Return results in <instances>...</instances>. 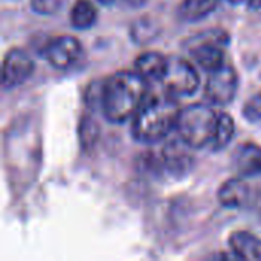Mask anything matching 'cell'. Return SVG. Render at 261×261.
Listing matches in <instances>:
<instances>
[{
    "label": "cell",
    "instance_id": "44dd1931",
    "mask_svg": "<svg viewBox=\"0 0 261 261\" xmlns=\"http://www.w3.org/2000/svg\"><path fill=\"white\" fill-rule=\"evenodd\" d=\"M248 2V8L252 11H258L261 9V0H246Z\"/></svg>",
    "mask_w": 261,
    "mask_h": 261
},
{
    "label": "cell",
    "instance_id": "4fadbf2b",
    "mask_svg": "<svg viewBox=\"0 0 261 261\" xmlns=\"http://www.w3.org/2000/svg\"><path fill=\"white\" fill-rule=\"evenodd\" d=\"M234 165L242 177H254L261 174V147L254 142L242 144L234 158Z\"/></svg>",
    "mask_w": 261,
    "mask_h": 261
},
{
    "label": "cell",
    "instance_id": "5b68a950",
    "mask_svg": "<svg viewBox=\"0 0 261 261\" xmlns=\"http://www.w3.org/2000/svg\"><path fill=\"white\" fill-rule=\"evenodd\" d=\"M161 83L164 86V93L179 99L193 96L200 86V78L194 66H191L188 61L182 58H173L170 60L167 75Z\"/></svg>",
    "mask_w": 261,
    "mask_h": 261
},
{
    "label": "cell",
    "instance_id": "3957f363",
    "mask_svg": "<svg viewBox=\"0 0 261 261\" xmlns=\"http://www.w3.org/2000/svg\"><path fill=\"white\" fill-rule=\"evenodd\" d=\"M219 113L208 104H191L180 110L176 132L177 136L193 150L213 144Z\"/></svg>",
    "mask_w": 261,
    "mask_h": 261
},
{
    "label": "cell",
    "instance_id": "30bf717a",
    "mask_svg": "<svg viewBox=\"0 0 261 261\" xmlns=\"http://www.w3.org/2000/svg\"><path fill=\"white\" fill-rule=\"evenodd\" d=\"M249 197L251 187L242 176L225 180L217 191V200L223 208H242L248 203Z\"/></svg>",
    "mask_w": 261,
    "mask_h": 261
},
{
    "label": "cell",
    "instance_id": "e0dca14e",
    "mask_svg": "<svg viewBox=\"0 0 261 261\" xmlns=\"http://www.w3.org/2000/svg\"><path fill=\"white\" fill-rule=\"evenodd\" d=\"M236 135V124L234 119L228 115V113H219V119H217V128H216V135L211 144V148L214 151L223 150L226 148L232 138Z\"/></svg>",
    "mask_w": 261,
    "mask_h": 261
},
{
    "label": "cell",
    "instance_id": "6da1fadb",
    "mask_svg": "<svg viewBox=\"0 0 261 261\" xmlns=\"http://www.w3.org/2000/svg\"><path fill=\"white\" fill-rule=\"evenodd\" d=\"M147 81L136 70H119L104 80L99 109L113 124L128 121L148 96Z\"/></svg>",
    "mask_w": 261,
    "mask_h": 261
},
{
    "label": "cell",
    "instance_id": "7a4b0ae2",
    "mask_svg": "<svg viewBox=\"0 0 261 261\" xmlns=\"http://www.w3.org/2000/svg\"><path fill=\"white\" fill-rule=\"evenodd\" d=\"M180 110L177 99L167 93L148 95L133 118V138L142 144H156L165 139L176 130Z\"/></svg>",
    "mask_w": 261,
    "mask_h": 261
},
{
    "label": "cell",
    "instance_id": "2e32d148",
    "mask_svg": "<svg viewBox=\"0 0 261 261\" xmlns=\"http://www.w3.org/2000/svg\"><path fill=\"white\" fill-rule=\"evenodd\" d=\"M78 139H80V145L83 148V151H92L99 139V125L96 122V119L86 113L81 116L80 122H78Z\"/></svg>",
    "mask_w": 261,
    "mask_h": 261
},
{
    "label": "cell",
    "instance_id": "8fae6325",
    "mask_svg": "<svg viewBox=\"0 0 261 261\" xmlns=\"http://www.w3.org/2000/svg\"><path fill=\"white\" fill-rule=\"evenodd\" d=\"M170 60L159 52H144L135 60V70L147 81H162L167 75Z\"/></svg>",
    "mask_w": 261,
    "mask_h": 261
},
{
    "label": "cell",
    "instance_id": "8992f818",
    "mask_svg": "<svg viewBox=\"0 0 261 261\" xmlns=\"http://www.w3.org/2000/svg\"><path fill=\"white\" fill-rule=\"evenodd\" d=\"M239 90V73L231 64L210 72L205 84V98L213 106H228L236 99Z\"/></svg>",
    "mask_w": 261,
    "mask_h": 261
},
{
    "label": "cell",
    "instance_id": "d6986e66",
    "mask_svg": "<svg viewBox=\"0 0 261 261\" xmlns=\"http://www.w3.org/2000/svg\"><path fill=\"white\" fill-rule=\"evenodd\" d=\"M64 0H31V8L34 12L41 15H52L58 12Z\"/></svg>",
    "mask_w": 261,
    "mask_h": 261
},
{
    "label": "cell",
    "instance_id": "9c48e42d",
    "mask_svg": "<svg viewBox=\"0 0 261 261\" xmlns=\"http://www.w3.org/2000/svg\"><path fill=\"white\" fill-rule=\"evenodd\" d=\"M193 150L180 138L170 141L162 148V165L176 177H185L194 168V158L190 153Z\"/></svg>",
    "mask_w": 261,
    "mask_h": 261
},
{
    "label": "cell",
    "instance_id": "52a82bcc",
    "mask_svg": "<svg viewBox=\"0 0 261 261\" xmlns=\"http://www.w3.org/2000/svg\"><path fill=\"white\" fill-rule=\"evenodd\" d=\"M35 70V63L23 49H9L3 58L2 87L5 90L14 89L26 83Z\"/></svg>",
    "mask_w": 261,
    "mask_h": 261
},
{
    "label": "cell",
    "instance_id": "277c9868",
    "mask_svg": "<svg viewBox=\"0 0 261 261\" xmlns=\"http://www.w3.org/2000/svg\"><path fill=\"white\" fill-rule=\"evenodd\" d=\"M229 35L223 31L214 29L196 37L191 46V57L194 63L206 72H214L225 66V54L222 46L228 44Z\"/></svg>",
    "mask_w": 261,
    "mask_h": 261
},
{
    "label": "cell",
    "instance_id": "ffe728a7",
    "mask_svg": "<svg viewBox=\"0 0 261 261\" xmlns=\"http://www.w3.org/2000/svg\"><path fill=\"white\" fill-rule=\"evenodd\" d=\"M121 2L128 8H142L147 3V0H121Z\"/></svg>",
    "mask_w": 261,
    "mask_h": 261
},
{
    "label": "cell",
    "instance_id": "7402d4cb",
    "mask_svg": "<svg viewBox=\"0 0 261 261\" xmlns=\"http://www.w3.org/2000/svg\"><path fill=\"white\" fill-rule=\"evenodd\" d=\"M101 5H106V6H109V5H112V3H115L116 0H98Z\"/></svg>",
    "mask_w": 261,
    "mask_h": 261
},
{
    "label": "cell",
    "instance_id": "ac0fdd59",
    "mask_svg": "<svg viewBox=\"0 0 261 261\" xmlns=\"http://www.w3.org/2000/svg\"><path fill=\"white\" fill-rule=\"evenodd\" d=\"M243 118L249 122L261 121V90L258 93L252 95L243 106Z\"/></svg>",
    "mask_w": 261,
    "mask_h": 261
},
{
    "label": "cell",
    "instance_id": "7c38bea8",
    "mask_svg": "<svg viewBox=\"0 0 261 261\" xmlns=\"http://www.w3.org/2000/svg\"><path fill=\"white\" fill-rule=\"evenodd\" d=\"M229 248L232 255L240 260H261V239L249 231H234L229 236Z\"/></svg>",
    "mask_w": 261,
    "mask_h": 261
},
{
    "label": "cell",
    "instance_id": "603a6c76",
    "mask_svg": "<svg viewBox=\"0 0 261 261\" xmlns=\"http://www.w3.org/2000/svg\"><path fill=\"white\" fill-rule=\"evenodd\" d=\"M229 3H232V5H240V3H243V2H246V0H228Z\"/></svg>",
    "mask_w": 261,
    "mask_h": 261
},
{
    "label": "cell",
    "instance_id": "5bb4252c",
    "mask_svg": "<svg viewBox=\"0 0 261 261\" xmlns=\"http://www.w3.org/2000/svg\"><path fill=\"white\" fill-rule=\"evenodd\" d=\"M98 18V9L90 0H76L70 9V24L78 31L90 29Z\"/></svg>",
    "mask_w": 261,
    "mask_h": 261
},
{
    "label": "cell",
    "instance_id": "9a60e30c",
    "mask_svg": "<svg viewBox=\"0 0 261 261\" xmlns=\"http://www.w3.org/2000/svg\"><path fill=\"white\" fill-rule=\"evenodd\" d=\"M220 0H184L179 8V15L185 21H199L213 14Z\"/></svg>",
    "mask_w": 261,
    "mask_h": 261
},
{
    "label": "cell",
    "instance_id": "ba28073f",
    "mask_svg": "<svg viewBox=\"0 0 261 261\" xmlns=\"http://www.w3.org/2000/svg\"><path fill=\"white\" fill-rule=\"evenodd\" d=\"M81 55H83V46L80 40L69 34L52 38L44 49V57L47 63L58 70L70 69L73 64H76Z\"/></svg>",
    "mask_w": 261,
    "mask_h": 261
}]
</instances>
